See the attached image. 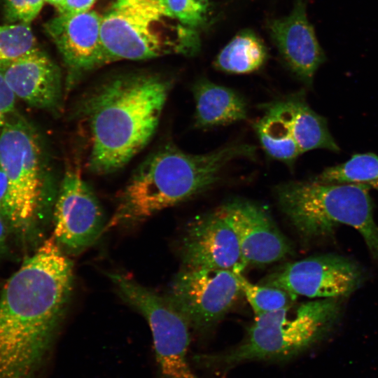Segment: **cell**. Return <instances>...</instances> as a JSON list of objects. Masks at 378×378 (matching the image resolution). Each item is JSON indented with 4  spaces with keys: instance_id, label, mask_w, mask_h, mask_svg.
Segmentation results:
<instances>
[{
    "instance_id": "6da1fadb",
    "label": "cell",
    "mask_w": 378,
    "mask_h": 378,
    "mask_svg": "<svg viewBox=\"0 0 378 378\" xmlns=\"http://www.w3.org/2000/svg\"><path fill=\"white\" fill-rule=\"evenodd\" d=\"M74 265L52 237L26 258L0 295V378H34L65 314Z\"/></svg>"
},
{
    "instance_id": "7a4b0ae2",
    "label": "cell",
    "mask_w": 378,
    "mask_h": 378,
    "mask_svg": "<svg viewBox=\"0 0 378 378\" xmlns=\"http://www.w3.org/2000/svg\"><path fill=\"white\" fill-rule=\"evenodd\" d=\"M172 82L160 76L130 74L110 80L85 100L89 169L114 172L150 141L159 125Z\"/></svg>"
},
{
    "instance_id": "3957f363",
    "label": "cell",
    "mask_w": 378,
    "mask_h": 378,
    "mask_svg": "<svg viewBox=\"0 0 378 378\" xmlns=\"http://www.w3.org/2000/svg\"><path fill=\"white\" fill-rule=\"evenodd\" d=\"M255 147L232 144L190 154L169 144L147 158L122 191L106 230L143 222L211 188L232 161L255 156Z\"/></svg>"
},
{
    "instance_id": "277c9868",
    "label": "cell",
    "mask_w": 378,
    "mask_h": 378,
    "mask_svg": "<svg viewBox=\"0 0 378 378\" xmlns=\"http://www.w3.org/2000/svg\"><path fill=\"white\" fill-rule=\"evenodd\" d=\"M255 316L244 340L225 351L195 360L211 370H229L250 361L284 362L305 352L333 330L342 315L340 298L318 299Z\"/></svg>"
},
{
    "instance_id": "5b68a950",
    "label": "cell",
    "mask_w": 378,
    "mask_h": 378,
    "mask_svg": "<svg viewBox=\"0 0 378 378\" xmlns=\"http://www.w3.org/2000/svg\"><path fill=\"white\" fill-rule=\"evenodd\" d=\"M368 186L327 183L314 178L276 186L277 205L295 232L305 240L327 238L340 225L362 236L378 265V225Z\"/></svg>"
},
{
    "instance_id": "8992f818",
    "label": "cell",
    "mask_w": 378,
    "mask_h": 378,
    "mask_svg": "<svg viewBox=\"0 0 378 378\" xmlns=\"http://www.w3.org/2000/svg\"><path fill=\"white\" fill-rule=\"evenodd\" d=\"M42 148L24 118L6 120L0 132V166L8 184L4 220L20 234L35 230L47 202Z\"/></svg>"
},
{
    "instance_id": "52a82bcc",
    "label": "cell",
    "mask_w": 378,
    "mask_h": 378,
    "mask_svg": "<svg viewBox=\"0 0 378 378\" xmlns=\"http://www.w3.org/2000/svg\"><path fill=\"white\" fill-rule=\"evenodd\" d=\"M174 18L164 0H115L101 19L104 64L142 60L192 50L186 40L174 38Z\"/></svg>"
},
{
    "instance_id": "ba28073f",
    "label": "cell",
    "mask_w": 378,
    "mask_h": 378,
    "mask_svg": "<svg viewBox=\"0 0 378 378\" xmlns=\"http://www.w3.org/2000/svg\"><path fill=\"white\" fill-rule=\"evenodd\" d=\"M108 277L121 298L147 321L162 378H199L187 357L190 326L167 296L150 290L123 274L109 273Z\"/></svg>"
},
{
    "instance_id": "9c48e42d",
    "label": "cell",
    "mask_w": 378,
    "mask_h": 378,
    "mask_svg": "<svg viewBox=\"0 0 378 378\" xmlns=\"http://www.w3.org/2000/svg\"><path fill=\"white\" fill-rule=\"evenodd\" d=\"M241 294L233 271L183 267L172 279L167 296L191 329L205 333L223 319Z\"/></svg>"
},
{
    "instance_id": "30bf717a",
    "label": "cell",
    "mask_w": 378,
    "mask_h": 378,
    "mask_svg": "<svg viewBox=\"0 0 378 378\" xmlns=\"http://www.w3.org/2000/svg\"><path fill=\"white\" fill-rule=\"evenodd\" d=\"M52 218V237L68 255L85 251L106 230L100 204L76 165H70L64 172Z\"/></svg>"
},
{
    "instance_id": "8fae6325",
    "label": "cell",
    "mask_w": 378,
    "mask_h": 378,
    "mask_svg": "<svg viewBox=\"0 0 378 378\" xmlns=\"http://www.w3.org/2000/svg\"><path fill=\"white\" fill-rule=\"evenodd\" d=\"M364 280V271L358 263L330 253L288 262L262 279L261 284L281 288L295 297L327 299L351 295Z\"/></svg>"
},
{
    "instance_id": "7c38bea8",
    "label": "cell",
    "mask_w": 378,
    "mask_h": 378,
    "mask_svg": "<svg viewBox=\"0 0 378 378\" xmlns=\"http://www.w3.org/2000/svg\"><path fill=\"white\" fill-rule=\"evenodd\" d=\"M180 253L183 267L241 272L246 267L237 236L218 208L189 221Z\"/></svg>"
},
{
    "instance_id": "4fadbf2b",
    "label": "cell",
    "mask_w": 378,
    "mask_h": 378,
    "mask_svg": "<svg viewBox=\"0 0 378 378\" xmlns=\"http://www.w3.org/2000/svg\"><path fill=\"white\" fill-rule=\"evenodd\" d=\"M218 208L237 236L246 266L269 265L293 252L288 239L259 204L244 199H233Z\"/></svg>"
},
{
    "instance_id": "5bb4252c",
    "label": "cell",
    "mask_w": 378,
    "mask_h": 378,
    "mask_svg": "<svg viewBox=\"0 0 378 378\" xmlns=\"http://www.w3.org/2000/svg\"><path fill=\"white\" fill-rule=\"evenodd\" d=\"M270 29L289 69L306 85H312L326 56L307 18L304 0H295L290 14L273 20Z\"/></svg>"
},
{
    "instance_id": "9a60e30c",
    "label": "cell",
    "mask_w": 378,
    "mask_h": 378,
    "mask_svg": "<svg viewBox=\"0 0 378 378\" xmlns=\"http://www.w3.org/2000/svg\"><path fill=\"white\" fill-rule=\"evenodd\" d=\"M101 19L90 10L59 14L47 23L46 29L71 71L80 73L104 64Z\"/></svg>"
},
{
    "instance_id": "2e32d148",
    "label": "cell",
    "mask_w": 378,
    "mask_h": 378,
    "mask_svg": "<svg viewBox=\"0 0 378 378\" xmlns=\"http://www.w3.org/2000/svg\"><path fill=\"white\" fill-rule=\"evenodd\" d=\"M0 69L15 97L41 109L59 107L62 97L59 69L39 49Z\"/></svg>"
},
{
    "instance_id": "e0dca14e",
    "label": "cell",
    "mask_w": 378,
    "mask_h": 378,
    "mask_svg": "<svg viewBox=\"0 0 378 378\" xmlns=\"http://www.w3.org/2000/svg\"><path fill=\"white\" fill-rule=\"evenodd\" d=\"M270 102L288 123L302 153L317 148L340 151L326 118L312 110L303 91Z\"/></svg>"
},
{
    "instance_id": "ac0fdd59",
    "label": "cell",
    "mask_w": 378,
    "mask_h": 378,
    "mask_svg": "<svg viewBox=\"0 0 378 378\" xmlns=\"http://www.w3.org/2000/svg\"><path fill=\"white\" fill-rule=\"evenodd\" d=\"M195 102V126L209 129L245 120L247 104L237 91L206 79L197 80L192 87Z\"/></svg>"
},
{
    "instance_id": "d6986e66",
    "label": "cell",
    "mask_w": 378,
    "mask_h": 378,
    "mask_svg": "<svg viewBox=\"0 0 378 378\" xmlns=\"http://www.w3.org/2000/svg\"><path fill=\"white\" fill-rule=\"evenodd\" d=\"M261 108L263 114L253 128L262 148L269 157L292 166L302 153L288 123L271 102Z\"/></svg>"
},
{
    "instance_id": "ffe728a7",
    "label": "cell",
    "mask_w": 378,
    "mask_h": 378,
    "mask_svg": "<svg viewBox=\"0 0 378 378\" xmlns=\"http://www.w3.org/2000/svg\"><path fill=\"white\" fill-rule=\"evenodd\" d=\"M267 57L266 47L253 31L236 35L218 54L215 67L226 73L248 74L260 69Z\"/></svg>"
},
{
    "instance_id": "44dd1931",
    "label": "cell",
    "mask_w": 378,
    "mask_h": 378,
    "mask_svg": "<svg viewBox=\"0 0 378 378\" xmlns=\"http://www.w3.org/2000/svg\"><path fill=\"white\" fill-rule=\"evenodd\" d=\"M314 178L327 183L360 184L378 191V155L354 154L347 161L325 169Z\"/></svg>"
},
{
    "instance_id": "7402d4cb",
    "label": "cell",
    "mask_w": 378,
    "mask_h": 378,
    "mask_svg": "<svg viewBox=\"0 0 378 378\" xmlns=\"http://www.w3.org/2000/svg\"><path fill=\"white\" fill-rule=\"evenodd\" d=\"M241 291L255 316L278 311L293 306L297 297L279 288L254 284L241 272H235Z\"/></svg>"
},
{
    "instance_id": "603a6c76",
    "label": "cell",
    "mask_w": 378,
    "mask_h": 378,
    "mask_svg": "<svg viewBox=\"0 0 378 378\" xmlns=\"http://www.w3.org/2000/svg\"><path fill=\"white\" fill-rule=\"evenodd\" d=\"M30 24L0 25V67L38 50Z\"/></svg>"
},
{
    "instance_id": "cb8c5ba5",
    "label": "cell",
    "mask_w": 378,
    "mask_h": 378,
    "mask_svg": "<svg viewBox=\"0 0 378 378\" xmlns=\"http://www.w3.org/2000/svg\"><path fill=\"white\" fill-rule=\"evenodd\" d=\"M164 1L172 16L186 27L197 28L206 20L208 0H164Z\"/></svg>"
},
{
    "instance_id": "d4e9b609",
    "label": "cell",
    "mask_w": 378,
    "mask_h": 378,
    "mask_svg": "<svg viewBox=\"0 0 378 378\" xmlns=\"http://www.w3.org/2000/svg\"><path fill=\"white\" fill-rule=\"evenodd\" d=\"M45 2V0H2L4 18L10 24H31Z\"/></svg>"
},
{
    "instance_id": "484cf974",
    "label": "cell",
    "mask_w": 378,
    "mask_h": 378,
    "mask_svg": "<svg viewBox=\"0 0 378 378\" xmlns=\"http://www.w3.org/2000/svg\"><path fill=\"white\" fill-rule=\"evenodd\" d=\"M97 0H63L56 7L59 14H76L90 10Z\"/></svg>"
},
{
    "instance_id": "4316f807",
    "label": "cell",
    "mask_w": 378,
    "mask_h": 378,
    "mask_svg": "<svg viewBox=\"0 0 378 378\" xmlns=\"http://www.w3.org/2000/svg\"><path fill=\"white\" fill-rule=\"evenodd\" d=\"M15 96L8 86L0 69V111L8 114L13 111Z\"/></svg>"
},
{
    "instance_id": "83f0119b",
    "label": "cell",
    "mask_w": 378,
    "mask_h": 378,
    "mask_svg": "<svg viewBox=\"0 0 378 378\" xmlns=\"http://www.w3.org/2000/svg\"><path fill=\"white\" fill-rule=\"evenodd\" d=\"M8 184L6 176L0 166V215L4 219L8 200Z\"/></svg>"
},
{
    "instance_id": "f1b7e54d",
    "label": "cell",
    "mask_w": 378,
    "mask_h": 378,
    "mask_svg": "<svg viewBox=\"0 0 378 378\" xmlns=\"http://www.w3.org/2000/svg\"><path fill=\"white\" fill-rule=\"evenodd\" d=\"M10 230L8 223L0 215V255H1L7 248L8 232Z\"/></svg>"
},
{
    "instance_id": "f546056e",
    "label": "cell",
    "mask_w": 378,
    "mask_h": 378,
    "mask_svg": "<svg viewBox=\"0 0 378 378\" xmlns=\"http://www.w3.org/2000/svg\"><path fill=\"white\" fill-rule=\"evenodd\" d=\"M46 2L49 3L51 5H53L55 7H57L63 0H45Z\"/></svg>"
},
{
    "instance_id": "4dcf8cb0",
    "label": "cell",
    "mask_w": 378,
    "mask_h": 378,
    "mask_svg": "<svg viewBox=\"0 0 378 378\" xmlns=\"http://www.w3.org/2000/svg\"><path fill=\"white\" fill-rule=\"evenodd\" d=\"M6 114L0 111V128H1L6 120Z\"/></svg>"
}]
</instances>
